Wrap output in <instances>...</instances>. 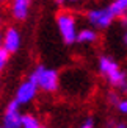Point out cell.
<instances>
[{
    "mask_svg": "<svg viewBox=\"0 0 127 128\" xmlns=\"http://www.w3.org/2000/svg\"><path fill=\"white\" fill-rule=\"evenodd\" d=\"M83 0H66V5H71V6H77V5H80Z\"/></svg>",
    "mask_w": 127,
    "mask_h": 128,
    "instance_id": "cell-17",
    "label": "cell"
},
{
    "mask_svg": "<svg viewBox=\"0 0 127 128\" xmlns=\"http://www.w3.org/2000/svg\"><path fill=\"white\" fill-rule=\"evenodd\" d=\"M111 12L115 14V17H124L127 14V0H111V3L108 5Z\"/></svg>",
    "mask_w": 127,
    "mask_h": 128,
    "instance_id": "cell-11",
    "label": "cell"
},
{
    "mask_svg": "<svg viewBox=\"0 0 127 128\" xmlns=\"http://www.w3.org/2000/svg\"><path fill=\"white\" fill-rule=\"evenodd\" d=\"M97 41H99V30L90 27V25L79 30L77 44H80V46H93Z\"/></svg>",
    "mask_w": 127,
    "mask_h": 128,
    "instance_id": "cell-9",
    "label": "cell"
},
{
    "mask_svg": "<svg viewBox=\"0 0 127 128\" xmlns=\"http://www.w3.org/2000/svg\"><path fill=\"white\" fill-rule=\"evenodd\" d=\"M97 72L113 89L127 92V72L113 56L100 55L97 58Z\"/></svg>",
    "mask_w": 127,
    "mask_h": 128,
    "instance_id": "cell-1",
    "label": "cell"
},
{
    "mask_svg": "<svg viewBox=\"0 0 127 128\" xmlns=\"http://www.w3.org/2000/svg\"><path fill=\"white\" fill-rule=\"evenodd\" d=\"M110 128H127V122H115Z\"/></svg>",
    "mask_w": 127,
    "mask_h": 128,
    "instance_id": "cell-16",
    "label": "cell"
},
{
    "mask_svg": "<svg viewBox=\"0 0 127 128\" xmlns=\"http://www.w3.org/2000/svg\"><path fill=\"white\" fill-rule=\"evenodd\" d=\"M119 97H121V95H119V94L115 91V89H113V91H110L108 94H107V100H108V103H110V105H113V106H115V105L118 103Z\"/></svg>",
    "mask_w": 127,
    "mask_h": 128,
    "instance_id": "cell-14",
    "label": "cell"
},
{
    "mask_svg": "<svg viewBox=\"0 0 127 128\" xmlns=\"http://www.w3.org/2000/svg\"><path fill=\"white\" fill-rule=\"evenodd\" d=\"M115 14L111 12L110 6H96V8H90L85 12V20L90 27L96 30H107L111 27L115 22Z\"/></svg>",
    "mask_w": 127,
    "mask_h": 128,
    "instance_id": "cell-4",
    "label": "cell"
},
{
    "mask_svg": "<svg viewBox=\"0 0 127 128\" xmlns=\"http://www.w3.org/2000/svg\"><path fill=\"white\" fill-rule=\"evenodd\" d=\"M30 76L35 80L38 84V89L42 94H55L58 92L60 84H61V78L60 74L55 69L47 67L44 64H38V66L31 70Z\"/></svg>",
    "mask_w": 127,
    "mask_h": 128,
    "instance_id": "cell-3",
    "label": "cell"
},
{
    "mask_svg": "<svg viewBox=\"0 0 127 128\" xmlns=\"http://www.w3.org/2000/svg\"><path fill=\"white\" fill-rule=\"evenodd\" d=\"M0 27H2V16H0Z\"/></svg>",
    "mask_w": 127,
    "mask_h": 128,
    "instance_id": "cell-22",
    "label": "cell"
},
{
    "mask_svg": "<svg viewBox=\"0 0 127 128\" xmlns=\"http://www.w3.org/2000/svg\"><path fill=\"white\" fill-rule=\"evenodd\" d=\"M0 128H6V126H5V125H0Z\"/></svg>",
    "mask_w": 127,
    "mask_h": 128,
    "instance_id": "cell-24",
    "label": "cell"
},
{
    "mask_svg": "<svg viewBox=\"0 0 127 128\" xmlns=\"http://www.w3.org/2000/svg\"><path fill=\"white\" fill-rule=\"evenodd\" d=\"M53 3L56 6H66V0H53Z\"/></svg>",
    "mask_w": 127,
    "mask_h": 128,
    "instance_id": "cell-18",
    "label": "cell"
},
{
    "mask_svg": "<svg viewBox=\"0 0 127 128\" xmlns=\"http://www.w3.org/2000/svg\"><path fill=\"white\" fill-rule=\"evenodd\" d=\"M21 128H44L41 119L31 112H24Z\"/></svg>",
    "mask_w": 127,
    "mask_h": 128,
    "instance_id": "cell-10",
    "label": "cell"
},
{
    "mask_svg": "<svg viewBox=\"0 0 127 128\" xmlns=\"http://www.w3.org/2000/svg\"><path fill=\"white\" fill-rule=\"evenodd\" d=\"M3 2H8V0H0V3H3Z\"/></svg>",
    "mask_w": 127,
    "mask_h": 128,
    "instance_id": "cell-23",
    "label": "cell"
},
{
    "mask_svg": "<svg viewBox=\"0 0 127 128\" xmlns=\"http://www.w3.org/2000/svg\"><path fill=\"white\" fill-rule=\"evenodd\" d=\"M122 19H124V25H125V28H127V14H125Z\"/></svg>",
    "mask_w": 127,
    "mask_h": 128,
    "instance_id": "cell-20",
    "label": "cell"
},
{
    "mask_svg": "<svg viewBox=\"0 0 127 128\" xmlns=\"http://www.w3.org/2000/svg\"><path fill=\"white\" fill-rule=\"evenodd\" d=\"M2 46L10 55L17 53L22 47V33L14 25H8L2 31Z\"/></svg>",
    "mask_w": 127,
    "mask_h": 128,
    "instance_id": "cell-6",
    "label": "cell"
},
{
    "mask_svg": "<svg viewBox=\"0 0 127 128\" xmlns=\"http://www.w3.org/2000/svg\"><path fill=\"white\" fill-rule=\"evenodd\" d=\"M3 48V46H2V33H0V50Z\"/></svg>",
    "mask_w": 127,
    "mask_h": 128,
    "instance_id": "cell-21",
    "label": "cell"
},
{
    "mask_svg": "<svg viewBox=\"0 0 127 128\" xmlns=\"http://www.w3.org/2000/svg\"><path fill=\"white\" fill-rule=\"evenodd\" d=\"M33 0H10V16L16 22H25L31 11Z\"/></svg>",
    "mask_w": 127,
    "mask_h": 128,
    "instance_id": "cell-8",
    "label": "cell"
},
{
    "mask_svg": "<svg viewBox=\"0 0 127 128\" xmlns=\"http://www.w3.org/2000/svg\"><path fill=\"white\" fill-rule=\"evenodd\" d=\"M94 126H96V125H94V120H93L91 117H88V119H85L77 128H94Z\"/></svg>",
    "mask_w": 127,
    "mask_h": 128,
    "instance_id": "cell-15",
    "label": "cell"
},
{
    "mask_svg": "<svg viewBox=\"0 0 127 128\" xmlns=\"http://www.w3.org/2000/svg\"><path fill=\"white\" fill-rule=\"evenodd\" d=\"M10 53L6 52L5 48L0 50V75L3 74V70L6 69V66H8V62H10Z\"/></svg>",
    "mask_w": 127,
    "mask_h": 128,
    "instance_id": "cell-12",
    "label": "cell"
},
{
    "mask_svg": "<svg viewBox=\"0 0 127 128\" xmlns=\"http://www.w3.org/2000/svg\"><path fill=\"white\" fill-rule=\"evenodd\" d=\"M115 106H116L118 112H121V114H124V116H127V95H124V97H119L118 103H116Z\"/></svg>",
    "mask_w": 127,
    "mask_h": 128,
    "instance_id": "cell-13",
    "label": "cell"
},
{
    "mask_svg": "<svg viewBox=\"0 0 127 128\" xmlns=\"http://www.w3.org/2000/svg\"><path fill=\"white\" fill-rule=\"evenodd\" d=\"M55 24H56V30L61 38V41L65 46H72L77 44V34H79V19L69 10H60L56 12L55 17Z\"/></svg>",
    "mask_w": 127,
    "mask_h": 128,
    "instance_id": "cell-2",
    "label": "cell"
},
{
    "mask_svg": "<svg viewBox=\"0 0 127 128\" xmlns=\"http://www.w3.org/2000/svg\"><path fill=\"white\" fill-rule=\"evenodd\" d=\"M121 41H122V46L127 48V31H125L124 34H122V39H121Z\"/></svg>",
    "mask_w": 127,
    "mask_h": 128,
    "instance_id": "cell-19",
    "label": "cell"
},
{
    "mask_svg": "<svg viewBox=\"0 0 127 128\" xmlns=\"http://www.w3.org/2000/svg\"><path fill=\"white\" fill-rule=\"evenodd\" d=\"M22 106L13 98L11 102H8L3 110V116H2V125H5L6 128H21L22 124Z\"/></svg>",
    "mask_w": 127,
    "mask_h": 128,
    "instance_id": "cell-7",
    "label": "cell"
},
{
    "mask_svg": "<svg viewBox=\"0 0 127 128\" xmlns=\"http://www.w3.org/2000/svg\"><path fill=\"white\" fill-rule=\"evenodd\" d=\"M38 92H39L38 84L35 83V80L28 75V78H25L24 81L19 83V86L16 89V94H14V100L21 106H27L36 98Z\"/></svg>",
    "mask_w": 127,
    "mask_h": 128,
    "instance_id": "cell-5",
    "label": "cell"
}]
</instances>
